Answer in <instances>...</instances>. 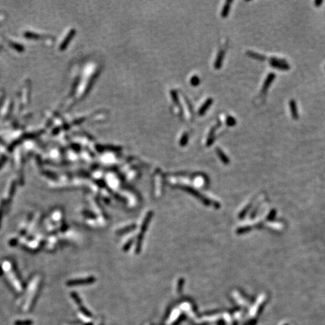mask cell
I'll return each mask as SVG.
<instances>
[{
    "instance_id": "cell-14",
    "label": "cell",
    "mask_w": 325,
    "mask_h": 325,
    "mask_svg": "<svg viewBox=\"0 0 325 325\" xmlns=\"http://www.w3.org/2000/svg\"><path fill=\"white\" fill-rule=\"evenodd\" d=\"M227 124L230 125V126H233V125H234L236 123V120L234 119V118H231V117H229L228 118H227Z\"/></svg>"
},
{
    "instance_id": "cell-3",
    "label": "cell",
    "mask_w": 325,
    "mask_h": 325,
    "mask_svg": "<svg viewBox=\"0 0 325 325\" xmlns=\"http://www.w3.org/2000/svg\"><path fill=\"white\" fill-rule=\"evenodd\" d=\"M96 281L94 277H89L87 278H80V279H75L68 282L69 285H88V284L94 283Z\"/></svg>"
},
{
    "instance_id": "cell-9",
    "label": "cell",
    "mask_w": 325,
    "mask_h": 325,
    "mask_svg": "<svg viewBox=\"0 0 325 325\" xmlns=\"http://www.w3.org/2000/svg\"><path fill=\"white\" fill-rule=\"evenodd\" d=\"M231 3H232L231 1H228V2H226V4H225V5H224V7L223 10H222V12H221L222 17H227V16L228 15L229 11H230V5H231Z\"/></svg>"
},
{
    "instance_id": "cell-5",
    "label": "cell",
    "mask_w": 325,
    "mask_h": 325,
    "mask_svg": "<svg viewBox=\"0 0 325 325\" xmlns=\"http://www.w3.org/2000/svg\"><path fill=\"white\" fill-rule=\"evenodd\" d=\"M153 214H154V213H153L152 211H149L147 213L145 218L143 222H142V226H141V233H140L145 234V233L146 230H147L148 227L149 223H150V221H151V219H152Z\"/></svg>"
},
{
    "instance_id": "cell-6",
    "label": "cell",
    "mask_w": 325,
    "mask_h": 325,
    "mask_svg": "<svg viewBox=\"0 0 325 325\" xmlns=\"http://www.w3.org/2000/svg\"><path fill=\"white\" fill-rule=\"evenodd\" d=\"M289 106H290V109H291V113L293 119L297 120L299 118V113H298L297 105L296 101L294 100V99H291L289 102Z\"/></svg>"
},
{
    "instance_id": "cell-11",
    "label": "cell",
    "mask_w": 325,
    "mask_h": 325,
    "mask_svg": "<svg viewBox=\"0 0 325 325\" xmlns=\"http://www.w3.org/2000/svg\"><path fill=\"white\" fill-rule=\"evenodd\" d=\"M184 284V279L183 278H179L178 282V287H177L178 292H181L182 291V287H183Z\"/></svg>"
},
{
    "instance_id": "cell-2",
    "label": "cell",
    "mask_w": 325,
    "mask_h": 325,
    "mask_svg": "<svg viewBox=\"0 0 325 325\" xmlns=\"http://www.w3.org/2000/svg\"><path fill=\"white\" fill-rule=\"evenodd\" d=\"M270 64L272 67L280 70H288L290 69V65L285 60L278 59L275 57H272L270 60Z\"/></svg>"
},
{
    "instance_id": "cell-1",
    "label": "cell",
    "mask_w": 325,
    "mask_h": 325,
    "mask_svg": "<svg viewBox=\"0 0 325 325\" xmlns=\"http://www.w3.org/2000/svg\"><path fill=\"white\" fill-rule=\"evenodd\" d=\"M178 187L180 189H182V190H184V191H186V192L189 193V194L193 195L194 197H195L196 198L199 199V200H200L203 204L206 205V206H211V205H212L211 201L210 200V199H209L208 198H206V197H204L203 195L199 194V192H198V191L196 190L195 189L189 187V186H183V185L178 186Z\"/></svg>"
},
{
    "instance_id": "cell-7",
    "label": "cell",
    "mask_w": 325,
    "mask_h": 325,
    "mask_svg": "<svg viewBox=\"0 0 325 325\" xmlns=\"http://www.w3.org/2000/svg\"><path fill=\"white\" fill-rule=\"evenodd\" d=\"M247 54L248 57H250L251 58H253V59L257 60L265 61L266 60V57H265V56L262 55V54H258V53H255V52L248 51Z\"/></svg>"
},
{
    "instance_id": "cell-12",
    "label": "cell",
    "mask_w": 325,
    "mask_h": 325,
    "mask_svg": "<svg viewBox=\"0 0 325 325\" xmlns=\"http://www.w3.org/2000/svg\"><path fill=\"white\" fill-rule=\"evenodd\" d=\"M133 241H134V239H130V240L128 241V242H126V244L124 245V246H123V251H128L129 249L130 248V247H131V246L133 245Z\"/></svg>"
},
{
    "instance_id": "cell-8",
    "label": "cell",
    "mask_w": 325,
    "mask_h": 325,
    "mask_svg": "<svg viewBox=\"0 0 325 325\" xmlns=\"http://www.w3.org/2000/svg\"><path fill=\"white\" fill-rule=\"evenodd\" d=\"M136 227V225L131 224L130 226H127V227H125L122 229H120L119 230L116 232V233L118 234V235H123V234L126 233H129V232L134 230Z\"/></svg>"
},
{
    "instance_id": "cell-10",
    "label": "cell",
    "mask_w": 325,
    "mask_h": 325,
    "mask_svg": "<svg viewBox=\"0 0 325 325\" xmlns=\"http://www.w3.org/2000/svg\"><path fill=\"white\" fill-rule=\"evenodd\" d=\"M218 155H219V157H220V158H221V160L223 161V162H224V163H226V164H228L229 162H230V160H229L228 158H227V157H226V155H225V154H224L223 152H222L221 150H219V149H218Z\"/></svg>"
},
{
    "instance_id": "cell-13",
    "label": "cell",
    "mask_w": 325,
    "mask_h": 325,
    "mask_svg": "<svg viewBox=\"0 0 325 325\" xmlns=\"http://www.w3.org/2000/svg\"><path fill=\"white\" fill-rule=\"evenodd\" d=\"M16 325H30L32 324L31 321H17L15 322Z\"/></svg>"
},
{
    "instance_id": "cell-4",
    "label": "cell",
    "mask_w": 325,
    "mask_h": 325,
    "mask_svg": "<svg viewBox=\"0 0 325 325\" xmlns=\"http://www.w3.org/2000/svg\"><path fill=\"white\" fill-rule=\"evenodd\" d=\"M275 78V75L274 73L271 72L267 75L266 80L263 82V87H262V90H261V93L262 94H266L267 90H268L269 87L271 86V84H272V82L274 81Z\"/></svg>"
},
{
    "instance_id": "cell-15",
    "label": "cell",
    "mask_w": 325,
    "mask_h": 325,
    "mask_svg": "<svg viewBox=\"0 0 325 325\" xmlns=\"http://www.w3.org/2000/svg\"><path fill=\"white\" fill-rule=\"evenodd\" d=\"M323 1L322 0H317V1H315V5L316 7H320L322 3H323Z\"/></svg>"
}]
</instances>
